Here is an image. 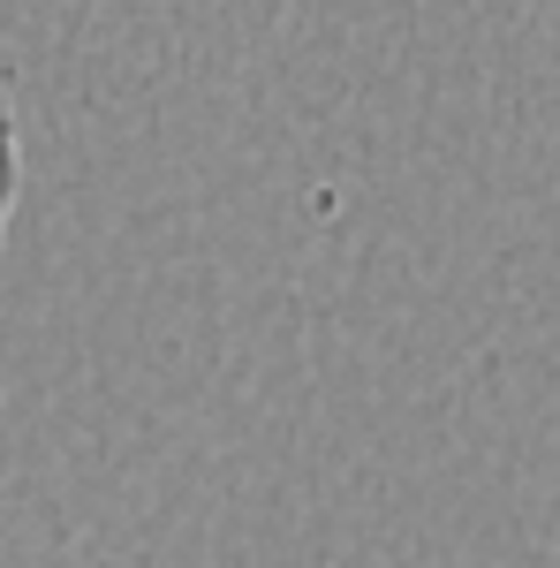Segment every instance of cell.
Segmentation results:
<instances>
[{
  "label": "cell",
  "instance_id": "obj_1",
  "mask_svg": "<svg viewBox=\"0 0 560 568\" xmlns=\"http://www.w3.org/2000/svg\"><path fill=\"white\" fill-rule=\"evenodd\" d=\"M16 197H23V122H16V99L0 91V243H8Z\"/></svg>",
  "mask_w": 560,
  "mask_h": 568
}]
</instances>
